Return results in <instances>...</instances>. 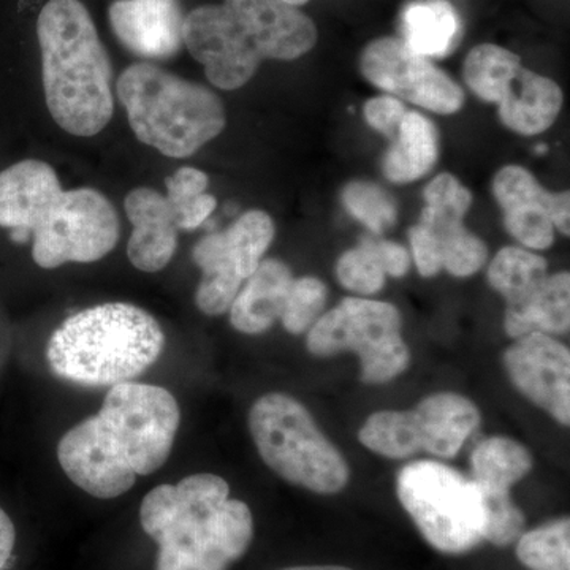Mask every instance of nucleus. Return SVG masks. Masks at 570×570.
Returning <instances> with one entry per match:
<instances>
[{
  "instance_id": "12",
  "label": "nucleus",
  "mask_w": 570,
  "mask_h": 570,
  "mask_svg": "<svg viewBox=\"0 0 570 570\" xmlns=\"http://www.w3.org/2000/svg\"><path fill=\"white\" fill-rule=\"evenodd\" d=\"M510 381L535 406L569 426L570 352L546 333H530L504 352Z\"/></svg>"
},
{
  "instance_id": "30",
  "label": "nucleus",
  "mask_w": 570,
  "mask_h": 570,
  "mask_svg": "<svg viewBox=\"0 0 570 570\" xmlns=\"http://www.w3.org/2000/svg\"><path fill=\"white\" fill-rule=\"evenodd\" d=\"M275 235L276 227L272 216L261 209H250V212L242 214L224 232L227 245L234 253L245 281L264 261V255L272 246Z\"/></svg>"
},
{
  "instance_id": "37",
  "label": "nucleus",
  "mask_w": 570,
  "mask_h": 570,
  "mask_svg": "<svg viewBox=\"0 0 570 570\" xmlns=\"http://www.w3.org/2000/svg\"><path fill=\"white\" fill-rule=\"evenodd\" d=\"M409 242H411L412 257H414L420 275L423 277L436 276L442 269V255L441 246L434 235L419 224L409 230Z\"/></svg>"
},
{
  "instance_id": "1",
  "label": "nucleus",
  "mask_w": 570,
  "mask_h": 570,
  "mask_svg": "<svg viewBox=\"0 0 570 570\" xmlns=\"http://www.w3.org/2000/svg\"><path fill=\"white\" fill-rule=\"evenodd\" d=\"M179 423L178 401L168 390L138 382L112 385L100 411L63 434L59 464L91 497H122L137 478L167 463Z\"/></svg>"
},
{
  "instance_id": "20",
  "label": "nucleus",
  "mask_w": 570,
  "mask_h": 570,
  "mask_svg": "<svg viewBox=\"0 0 570 570\" xmlns=\"http://www.w3.org/2000/svg\"><path fill=\"white\" fill-rule=\"evenodd\" d=\"M193 258L202 272V279L195 292V305L206 316H223L228 313L245 283L224 232L202 238L194 246Z\"/></svg>"
},
{
  "instance_id": "35",
  "label": "nucleus",
  "mask_w": 570,
  "mask_h": 570,
  "mask_svg": "<svg viewBox=\"0 0 570 570\" xmlns=\"http://www.w3.org/2000/svg\"><path fill=\"white\" fill-rule=\"evenodd\" d=\"M480 493L485 502V540L497 547L512 546L523 534L524 523H527L523 512L512 501L510 493H494V491H480Z\"/></svg>"
},
{
  "instance_id": "43",
  "label": "nucleus",
  "mask_w": 570,
  "mask_h": 570,
  "mask_svg": "<svg viewBox=\"0 0 570 570\" xmlns=\"http://www.w3.org/2000/svg\"><path fill=\"white\" fill-rule=\"evenodd\" d=\"M547 146H538V153L543 154L546 153Z\"/></svg>"
},
{
  "instance_id": "8",
  "label": "nucleus",
  "mask_w": 570,
  "mask_h": 570,
  "mask_svg": "<svg viewBox=\"0 0 570 570\" xmlns=\"http://www.w3.org/2000/svg\"><path fill=\"white\" fill-rule=\"evenodd\" d=\"M397 498L434 549L461 554L485 540V502L474 480L438 461L420 460L401 469Z\"/></svg>"
},
{
  "instance_id": "42",
  "label": "nucleus",
  "mask_w": 570,
  "mask_h": 570,
  "mask_svg": "<svg viewBox=\"0 0 570 570\" xmlns=\"http://www.w3.org/2000/svg\"><path fill=\"white\" fill-rule=\"evenodd\" d=\"M279 2L288 3V6L299 7L305 6L309 0H279Z\"/></svg>"
},
{
  "instance_id": "32",
  "label": "nucleus",
  "mask_w": 570,
  "mask_h": 570,
  "mask_svg": "<svg viewBox=\"0 0 570 570\" xmlns=\"http://www.w3.org/2000/svg\"><path fill=\"white\" fill-rule=\"evenodd\" d=\"M426 228V227H425ZM441 246L442 269L455 277L475 275L489 258L485 243L471 234L464 224L450 227L449 230L431 232Z\"/></svg>"
},
{
  "instance_id": "10",
  "label": "nucleus",
  "mask_w": 570,
  "mask_h": 570,
  "mask_svg": "<svg viewBox=\"0 0 570 570\" xmlns=\"http://www.w3.org/2000/svg\"><path fill=\"white\" fill-rule=\"evenodd\" d=\"M183 43L216 88H243L261 67V52L245 22L220 6H202L184 18Z\"/></svg>"
},
{
  "instance_id": "3",
  "label": "nucleus",
  "mask_w": 570,
  "mask_h": 570,
  "mask_svg": "<svg viewBox=\"0 0 570 570\" xmlns=\"http://www.w3.org/2000/svg\"><path fill=\"white\" fill-rule=\"evenodd\" d=\"M140 523L159 547L156 570H227L254 538L249 505L230 498L223 478L206 472L149 491Z\"/></svg>"
},
{
  "instance_id": "31",
  "label": "nucleus",
  "mask_w": 570,
  "mask_h": 570,
  "mask_svg": "<svg viewBox=\"0 0 570 570\" xmlns=\"http://www.w3.org/2000/svg\"><path fill=\"white\" fill-rule=\"evenodd\" d=\"M343 204L347 212L373 234H384L396 223L395 200L377 184L348 183L343 190Z\"/></svg>"
},
{
  "instance_id": "17",
  "label": "nucleus",
  "mask_w": 570,
  "mask_h": 570,
  "mask_svg": "<svg viewBox=\"0 0 570 570\" xmlns=\"http://www.w3.org/2000/svg\"><path fill=\"white\" fill-rule=\"evenodd\" d=\"M245 283L228 309L230 324L245 335H262L279 321L294 276L284 262L266 258Z\"/></svg>"
},
{
  "instance_id": "34",
  "label": "nucleus",
  "mask_w": 570,
  "mask_h": 570,
  "mask_svg": "<svg viewBox=\"0 0 570 570\" xmlns=\"http://www.w3.org/2000/svg\"><path fill=\"white\" fill-rule=\"evenodd\" d=\"M385 272L379 264L373 242L365 239L341 255L336 277L343 287L358 295H374L385 285Z\"/></svg>"
},
{
  "instance_id": "15",
  "label": "nucleus",
  "mask_w": 570,
  "mask_h": 570,
  "mask_svg": "<svg viewBox=\"0 0 570 570\" xmlns=\"http://www.w3.org/2000/svg\"><path fill=\"white\" fill-rule=\"evenodd\" d=\"M493 194L504 212V225L521 245L546 250L553 245L554 225L550 217L553 193L543 189L520 165H508L493 179Z\"/></svg>"
},
{
  "instance_id": "22",
  "label": "nucleus",
  "mask_w": 570,
  "mask_h": 570,
  "mask_svg": "<svg viewBox=\"0 0 570 570\" xmlns=\"http://www.w3.org/2000/svg\"><path fill=\"white\" fill-rule=\"evenodd\" d=\"M395 138L382 165L389 181L407 184L430 174L439 156L434 124L419 111H407Z\"/></svg>"
},
{
  "instance_id": "7",
  "label": "nucleus",
  "mask_w": 570,
  "mask_h": 570,
  "mask_svg": "<svg viewBox=\"0 0 570 570\" xmlns=\"http://www.w3.org/2000/svg\"><path fill=\"white\" fill-rule=\"evenodd\" d=\"M249 430L266 466L288 483L318 494L340 493L348 466L295 397L268 393L249 411Z\"/></svg>"
},
{
  "instance_id": "9",
  "label": "nucleus",
  "mask_w": 570,
  "mask_h": 570,
  "mask_svg": "<svg viewBox=\"0 0 570 570\" xmlns=\"http://www.w3.org/2000/svg\"><path fill=\"white\" fill-rule=\"evenodd\" d=\"M400 311L390 303L344 298L317 318L307 332L306 347L316 356L355 352L366 384H387L403 374L411 352L401 336Z\"/></svg>"
},
{
  "instance_id": "28",
  "label": "nucleus",
  "mask_w": 570,
  "mask_h": 570,
  "mask_svg": "<svg viewBox=\"0 0 570 570\" xmlns=\"http://www.w3.org/2000/svg\"><path fill=\"white\" fill-rule=\"evenodd\" d=\"M209 178L205 171L194 167H181L165 179L168 204L176 217L179 230L193 232L212 217L217 200L206 193Z\"/></svg>"
},
{
  "instance_id": "6",
  "label": "nucleus",
  "mask_w": 570,
  "mask_h": 570,
  "mask_svg": "<svg viewBox=\"0 0 570 570\" xmlns=\"http://www.w3.org/2000/svg\"><path fill=\"white\" fill-rule=\"evenodd\" d=\"M118 97L135 137L174 159L194 156L227 122L223 100L212 89L151 62L122 71Z\"/></svg>"
},
{
  "instance_id": "5",
  "label": "nucleus",
  "mask_w": 570,
  "mask_h": 570,
  "mask_svg": "<svg viewBox=\"0 0 570 570\" xmlns=\"http://www.w3.org/2000/svg\"><path fill=\"white\" fill-rule=\"evenodd\" d=\"M165 333L130 303H102L62 322L48 341L51 373L78 387L100 389L140 377L159 360Z\"/></svg>"
},
{
  "instance_id": "38",
  "label": "nucleus",
  "mask_w": 570,
  "mask_h": 570,
  "mask_svg": "<svg viewBox=\"0 0 570 570\" xmlns=\"http://www.w3.org/2000/svg\"><path fill=\"white\" fill-rule=\"evenodd\" d=\"M373 247L385 275L392 277L407 275L409 268H411V255L406 247L393 242H373Z\"/></svg>"
},
{
  "instance_id": "36",
  "label": "nucleus",
  "mask_w": 570,
  "mask_h": 570,
  "mask_svg": "<svg viewBox=\"0 0 570 570\" xmlns=\"http://www.w3.org/2000/svg\"><path fill=\"white\" fill-rule=\"evenodd\" d=\"M407 110L403 102L392 96L374 97L365 105V118L367 124L377 132L395 138L400 124Z\"/></svg>"
},
{
  "instance_id": "13",
  "label": "nucleus",
  "mask_w": 570,
  "mask_h": 570,
  "mask_svg": "<svg viewBox=\"0 0 570 570\" xmlns=\"http://www.w3.org/2000/svg\"><path fill=\"white\" fill-rule=\"evenodd\" d=\"M108 14L115 36L138 58L168 59L181 50L179 0H116Z\"/></svg>"
},
{
  "instance_id": "24",
  "label": "nucleus",
  "mask_w": 570,
  "mask_h": 570,
  "mask_svg": "<svg viewBox=\"0 0 570 570\" xmlns=\"http://www.w3.org/2000/svg\"><path fill=\"white\" fill-rule=\"evenodd\" d=\"M472 475L480 491L510 493L515 483L530 474L532 456L520 442L493 436L480 442L471 456Z\"/></svg>"
},
{
  "instance_id": "2",
  "label": "nucleus",
  "mask_w": 570,
  "mask_h": 570,
  "mask_svg": "<svg viewBox=\"0 0 570 570\" xmlns=\"http://www.w3.org/2000/svg\"><path fill=\"white\" fill-rule=\"evenodd\" d=\"M0 227L26 245L40 268L92 264L119 242V217L99 190H62L55 168L28 159L0 171Z\"/></svg>"
},
{
  "instance_id": "18",
  "label": "nucleus",
  "mask_w": 570,
  "mask_h": 570,
  "mask_svg": "<svg viewBox=\"0 0 570 570\" xmlns=\"http://www.w3.org/2000/svg\"><path fill=\"white\" fill-rule=\"evenodd\" d=\"M412 412L422 450L441 459H453L480 425L478 406L456 393H434Z\"/></svg>"
},
{
  "instance_id": "27",
  "label": "nucleus",
  "mask_w": 570,
  "mask_h": 570,
  "mask_svg": "<svg viewBox=\"0 0 570 570\" xmlns=\"http://www.w3.org/2000/svg\"><path fill=\"white\" fill-rule=\"evenodd\" d=\"M360 442L385 459L403 460L422 450L412 411H379L366 420Z\"/></svg>"
},
{
  "instance_id": "14",
  "label": "nucleus",
  "mask_w": 570,
  "mask_h": 570,
  "mask_svg": "<svg viewBox=\"0 0 570 570\" xmlns=\"http://www.w3.org/2000/svg\"><path fill=\"white\" fill-rule=\"evenodd\" d=\"M253 32L264 59L294 61L313 50L317 29L298 7L279 0H224Z\"/></svg>"
},
{
  "instance_id": "26",
  "label": "nucleus",
  "mask_w": 570,
  "mask_h": 570,
  "mask_svg": "<svg viewBox=\"0 0 570 570\" xmlns=\"http://www.w3.org/2000/svg\"><path fill=\"white\" fill-rule=\"evenodd\" d=\"M521 69L515 52L498 45H479L464 61L463 77L468 88L483 102L499 104L512 78Z\"/></svg>"
},
{
  "instance_id": "33",
  "label": "nucleus",
  "mask_w": 570,
  "mask_h": 570,
  "mask_svg": "<svg viewBox=\"0 0 570 570\" xmlns=\"http://www.w3.org/2000/svg\"><path fill=\"white\" fill-rule=\"evenodd\" d=\"M326 285L313 276L299 277L292 283L279 321L291 335L309 332L321 317L326 303Z\"/></svg>"
},
{
  "instance_id": "40",
  "label": "nucleus",
  "mask_w": 570,
  "mask_h": 570,
  "mask_svg": "<svg viewBox=\"0 0 570 570\" xmlns=\"http://www.w3.org/2000/svg\"><path fill=\"white\" fill-rule=\"evenodd\" d=\"M570 194L569 190L566 193H553V200H551L550 217L553 220L554 228L560 230V234L569 236L570 234Z\"/></svg>"
},
{
  "instance_id": "4",
  "label": "nucleus",
  "mask_w": 570,
  "mask_h": 570,
  "mask_svg": "<svg viewBox=\"0 0 570 570\" xmlns=\"http://www.w3.org/2000/svg\"><path fill=\"white\" fill-rule=\"evenodd\" d=\"M45 99L52 119L75 137H94L115 112L112 67L80 0H50L37 21Z\"/></svg>"
},
{
  "instance_id": "29",
  "label": "nucleus",
  "mask_w": 570,
  "mask_h": 570,
  "mask_svg": "<svg viewBox=\"0 0 570 570\" xmlns=\"http://www.w3.org/2000/svg\"><path fill=\"white\" fill-rule=\"evenodd\" d=\"M517 557L530 570H570V521H550L517 540Z\"/></svg>"
},
{
  "instance_id": "16",
  "label": "nucleus",
  "mask_w": 570,
  "mask_h": 570,
  "mask_svg": "<svg viewBox=\"0 0 570 570\" xmlns=\"http://www.w3.org/2000/svg\"><path fill=\"white\" fill-rule=\"evenodd\" d=\"M124 209L134 225L127 243L130 264L140 272H160L178 247L179 227L167 197L149 187H138L127 194Z\"/></svg>"
},
{
  "instance_id": "41",
  "label": "nucleus",
  "mask_w": 570,
  "mask_h": 570,
  "mask_svg": "<svg viewBox=\"0 0 570 570\" xmlns=\"http://www.w3.org/2000/svg\"><path fill=\"white\" fill-rule=\"evenodd\" d=\"M281 570H352L343 568V566H295V568H287Z\"/></svg>"
},
{
  "instance_id": "11",
  "label": "nucleus",
  "mask_w": 570,
  "mask_h": 570,
  "mask_svg": "<svg viewBox=\"0 0 570 570\" xmlns=\"http://www.w3.org/2000/svg\"><path fill=\"white\" fill-rule=\"evenodd\" d=\"M360 69L371 85L425 110L453 115L464 105L460 86L404 40L371 41L362 52Z\"/></svg>"
},
{
  "instance_id": "19",
  "label": "nucleus",
  "mask_w": 570,
  "mask_h": 570,
  "mask_svg": "<svg viewBox=\"0 0 570 570\" xmlns=\"http://www.w3.org/2000/svg\"><path fill=\"white\" fill-rule=\"evenodd\" d=\"M498 107L499 119L508 129L520 135H539L557 121L562 108V91L550 78L521 67Z\"/></svg>"
},
{
  "instance_id": "25",
  "label": "nucleus",
  "mask_w": 570,
  "mask_h": 570,
  "mask_svg": "<svg viewBox=\"0 0 570 570\" xmlns=\"http://www.w3.org/2000/svg\"><path fill=\"white\" fill-rule=\"evenodd\" d=\"M547 261L540 255L521 249L504 247L489 266V283L498 294L504 296L508 306L521 305L531 298L546 283Z\"/></svg>"
},
{
  "instance_id": "23",
  "label": "nucleus",
  "mask_w": 570,
  "mask_h": 570,
  "mask_svg": "<svg viewBox=\"0 0 570 570\" xmlns=\"http://www.w3.org/2000/svg\"><path fill=\"white\" fill-rule=\"evenodd\" d=\"M459 32V14L448 0H420L403 11L404 41L425 58L449 55Z\"/></svg>"
},
{
  "instance_id": "21",
  "label": "nucleus",
  "mask_w": 570,
  "mask_h": 570,
  "mask_svg": "<svg viewBox=\"0 0 570 570\" xmlns=\"http://www.w3.org/2000/svg\"><path fill=\"white\" fill-rule=\"evenodd\" d=\"M570 326V276L568 272L549 276L531 298L508 306L504 330L512 340L539 332L564 335Z\"/></svg>"
},
{
  "instance_id": "39",
  "label": "nucleus",
  "mask_w": 570,
  "mask_h": 570,
  "mask_svg": "<svg viewBox=\"0 0 570 570\" xmlns=\"http://www.w3.org/2000/svg\"><path fill=\"white\" fill-rule=\"evenodd\" d=\"M14 543H17V530L9 513L0 508V570L9 568L13 557Z\"/></svg>"
}]
</instances>
